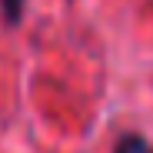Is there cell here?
<instances>
[{"label": "cell", "mask_w": 153, "mask_h": 153, "mask_svg": "<svg viewBox=\"0 0 153 153\" xmlns=\"http://www.w3.org/2000/svg\"><path fill=\"white\" fill-rule=\"evenodd\" d=\"M0 10H4V20L10 23V27H17V23L23 20V10H27V0H0Z\"/></svg>", "instance_id": "cell-2"}, {"label": "cell", "mask_w": 153, "mask_h": 153, "mask_svg": "<svg viewBox=\"0 0 153 153\" xmlns=\"http://www.w3.org/2000/svg\"><path fill=\"white\" fill-rule=\"evenodd\" d=\"M113 153H153V143L140 133H123L113 146Z\"/></svg>", "instance_id": "cell-1"}]
</instances>
